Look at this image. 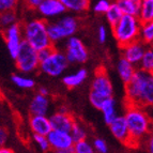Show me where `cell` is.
<instances>
[{"mask_svg":"<svg viewBox=\"0 0 153 153\" xmlns=\"http://www.w3.org/2000/svg\"><path fill=\"white\" fill-rule=\"evenodd\" d=\"M126 105L148 108L153 104V73L136 70L135 74L125 84Z\"/></svg>","mask_w":153,"mask_h":153,"instance_id":"6da1fadb","label":"cell"},{"mask_svg":"<svg viewBox=\"0 0 153 153\" xmlns=\"http://www.w3.org/2000/svg\"><path fill=\"white\" fill-rule=\"evenodd\" d=\"M124 120L130 135V147L139 146L151 134L152 120L146 108L126 105Z\"/></svg>","mask_w":153,"mask_h":153,"instance_id":"7a4b0ae2","label":"cell"},{"mask_svg":"<svg viewBox=\"0 0 153 153\" xmlns=\"http://www.w3.org/2000/svg\"><path fill=\"white\" fill-rule=\"evenodd\" d=\"M23 41L40 51L51 47V43L47 36V22L42 18H31L21 24Z\"/></svg>","mask_w":153,"mask_h":153,"instance_id":"3957f363","label":"cell"},{"mask_svg":"<svg viewBox=\"0 0 153 153\" xmlns=\"http://www.w3.org/2000/svg\"><path fill=\"white\" fill-rule=\"evenodd\" d=\"M141 23L138 17L123 15L121 19L112 26V34L121 48L139 40V29Z\"/></svg>","mask_w":153,"mask_h":153,"instance_id":"277c9868","label":"cell"},{"mask_svg":"<svg viewBox=\"0 0 153 153\" xmlns=\"http://www.w3.org/2000/svg\"><path fill=\"white\" fill-rule=\"evenodd\" d=\"M79 27V22L75 16H62L56 22L47 23V36L51 45L61 42L64 39L74 36Z\"/></svg>","mask_w":153,"mask_h":153,"instance_id":"5b68a950","label":"cell"},{"mask_svg":"<svg viewBox=\"0 0 153 153\" xmlns=\"http://www.w3.org/2000/svg\"><path fill=\"white\" fill-rule=\"evenodd\" d=\"M68 66H69V62L66 60L63 51L54 47L51 55L46 59L40 61L39 70L51 77H58L63 74V72Z\"/></svg>","mask_w":153,"mask_h":153,"instance_id":"8992f818","label":"cell"},{"mask_svg":"<svg viewBox=\"0 0 153 153\" xmlns=\"http://www.w3.org/2000/svg\"><path fill=\"white\" fill-rule=\"evenodd\" d=\"M14 60H15L17 70L24 74H30L32 72L36 71L40 64L38 51H34L25 42H23Z\"/></svg>","mask_w":153,"mask_h":153,"instance_id":"52a82bcc","label":"cell"},{"mask_svg":"<svg viewBox=\"0 0 153 153\" xmlns=\"http://www.w3.org/2000/svg\"><path fill=\"white\" fill-rule=\"evenodd\" d=\"M64 56L70 63H85L89 58L87 47L85 46L82 41L77 36L69 38L65 42L64 46Z\"/></svg>","mask_w":153,"mask_h":153,"instance_id":"ba28073f","label":"cell"},{"mask_svg":"<svg viewBox=\"0 0 153 153\" xmlns=\"http://www.w3.org/2000/svg\"><path fill=\"white\" fill-rule=\"evenodd\" d=\"M91 92L104 99H110L114 94L111 80L108 76L106 70L103 66H100L95 71L94 77L91 82Z\"/></svg>","mask_w":153,"mask_h":153,"instance_id":"9c48e42d","label":"cell"},{"mask_svg":"<svg viewBox=\"0 0 153 153\" xmlns=\"http://www.w3.org/2000/svg\"><path fill=\"white\" fill-rule=\"evenodd\" d=\"M46 138L48 141L51 151H55V152L71 151L75 143L70 133L61 132V131L51 130L48 135L46 136Z\"/></svg>","mask_w":153,"mask_h":153,"instance_id":"30bf717a","label":"cell"},{"mask_svg":"<svg viewBox=\"0 0 153 153\" xmlns=\"http://www.w3.org/2000/svg\"><path fill=\"white\" fill-rule=\"evenodd\" d=\"M3 38H4L5 44L8 47L9 54L13 59H15L18 51L23 44V34H22L21 24H15L11 26L8 29L2 31Z\"/></svg>","mask_w":153,"mask_h":153,"instance_id":"8fae6325","label":"cell"},{"mask_svg":"<svg viewBox=\"0 0 153 153\" xmlns=\"http://www.w3.org/2000/svg\"><path fill=\"white\" fill-rule=\"evenodd\" d=\"M41 18L45 21L46 18H55L65 13V8L61 0H42L36 8Z\"/></svg>","mask_w":153,"mask_h":153,"instance_id":"7c38bea8","label":"cell"},{"mask_svg":"<svg viewBox=\"0 0 153 153\" xmlns=\"http://www.w3.org/2000/svg\"><path fill=\"white\" fill-rule=\"evenodd\" d=\"M149 46L145 45L141 41L137 40V41L122 47V58H124L126 61L132 63L133 65H137L139 64L146 49Z\"/></svg>","mask_w":153,"mask_h":153,"instance_id":"4fadbf2b","label":"cell"},{"mask_svg":"<svg viewBox=\"0 0 153 153\" xmlns=\"http://www.w3.org/2000/svg\"><path fill=\"white\" fill-rule=\"evenodd\" d=\"M48 120L51 123V130L70 133L75 122V118L71 115V112L70 114H59L56 111L49 116Z\"/></svg>","mask_w":153,"mask_h":153,"instance_id":"5bb4252c","label":"cell"},{"mask_svg":"<svg viewBox=\"0 0 153 153\" xmlns=\"http://www.w3.org/2000/svg\"><path fill=\"white\" fill-rule=\"evenodd\" d=\"M108 126L116 139H118L124 145L130 146V135H128V125H126L123 116H118L110 124H108Z\"/></svg>","mask_w":153,"mask_h":153,"instance_id":"9a60e30c","label":"cell"},{"mask_svg":"<svg viewBox=\"0 0 153 153\" xmlns=\"http://www.w3.org/2000/svg\"><path fill=\"white\" fill-rule=\"evenodd\" d=\"M51 108V100L48 97H44L36 93L31 99L29 104V111L31 116H45L47 117V114Z\"/></svg>","mask_w":153,"mask_h":153,"instance_id":"2e32d148","label":"cell"},{"mask_svg":"<svg viewBox=\"0 0 153 153\" xmlns=\"http://www.w3.org/2000/svg\"><path fill=\"white\" fill-rule=\"evenodd\" d=\"M29 128L33 135L47 136L51 131L48 117L45 116H30L29 118Z\"/></svg>","mask_w":153,"mask_h":153,"instance_id":"e0dca14e","label":"cell"},{"mask_svg":"<svg viewBox=\"0 0 153 153\" xmlns=\"http://www.w3.org/2000/svg\"><path fill=\"white\" fill-rule=\"evenodd\" d=\"M88 77V71L84 68L77 70L74 73H71V74H68L62 78V82L65 87L70 88H76L79 87L82 82L87 79Z\"/></svg>","mask_w":153,"mask_h":153,"instance_id":"ac0fdd59","label":"cell"},{"mask_svg":"<svg viewBox=\"0 0 153 153\" xmlns=\"http://www.w3.org/2000/svg\"><path fill=\"white\" fill-rule=\"evenodd\" d=\"M136 68L135 65H133L132 63H130L128 61H126L124 58L121 57L119 59V61L117 63V71H118V75L121 78L124 84H128L130 82L132 77L134 76L136 72Z\"/></svg>","mask_w":153,"mask_h":153,"instance_id":"d6986e66","label":"cell"},{"mask_svg":"<svg viewBox=\"0 0 153 153\" xmlns=\"http://www.w3.org/2000/svg\"><path fill=\"white\" fill-rule=\"evenodd\" d=\"M117 5L121 10L123 15L137 17L140 9V0H118Z\"/></svg>","mask_w":153,"mask_h":153,"instance_id":"ffe728a7","label":"cell"},{"mask_svg":"<svg viewBox=\"0 0 153 153\" xmlns=\"http://www.w3.org/2000/svg\"><path fill=\"white\" fill-rule=\"evenodd\" d=\"M101 111L103 114V118L106 124H110L112 121L118 117L117 114V106H116V101L114 97L106 100V102L103 104Z\"/></svg>","mask_w":153,"mask_h":153,"instance_id":"44dd1931","label":"cell"},{"mask_svg":"<svg viewBox=\"0 0 153 153\" xmlns=\"http://www.w3.org/2000/svg\"><path fill=\"white\" fill-rule=\"evenodd\" d=\"M65 11H71L74 13H82L89 10L90 1L88 0H61Z\"/></svg>","mask_w":153,"mask_h":153,"instance_id":"7402d4cb","label":"cell"},{"mask_svg":"<svg viewBox=\"0 0 153 153\" xmlns=\"http://www.w3.org/2000/svg\"><path fill=\"white\" fill-rule=\"evenodd\" d=\"M138 19L140 23H152L153 21V1L140 0V9L138 13Z\"/></svg>","mask_w":153,"mask_h":153,"instance_id":"603a6c76","label":"cell"},{"mask_svg":"<svg viewBox=\"0 0 153 153\" xmlns=\"http://www.w3.org/2000/svg\"><path fill=\"white\" fill-rule=\"evenodd\" d=\"M70 135L73 138L74 143H78V141L87 140V130L85 128V125L82 124L80 121H77L75 119V122L72 126L71 131H70Z\"/></svg>","mask_w":153,"mask_h":153,"instance_id":"cb8c5ba5","label":"cell"},{"mask_svg":"<svg viewBox=\"0 0 153 153\" xmlns=\"http://www.w3.org/2000/svg\"><path fill=\"white\" fill-rule=\"evenodd\" d=\"M139 41L145 45L151 46L153 42V22L152 23H141L139 29Z\"/></svg>","mask_w":153,"mask_h":153,"instance_id":"d4e9b609","label":"cell"},{"mask_svg":"<svg viewBox=\"0 0 153 153\" xmlns=\"http://www.w3.org/2000/svg\"><path fill=\"white\" fill-rule=\"evenodd\" d=\"M18 24L17 13L15 11H8V12L0 13V30L3 31L11 26Z\"/></svg>","mask_w":153,"mask_h":153,"instance_id":"484cf974","label":"cell"},{"mask_svg":"<svg viewBox=\"0 0 153 153\" xmlns=\"http://www.w3.org/2000/svg\"><path fill=\"white\" fill-rule=\"evenodd\" d=\"M105 16H106V19H107L108 23L111 25V27L112 26H115L116 24L121 19L123 14H122V12H121L120 9H119V7L117 5L116 1L115 2L110 3L109 8H108V10L106 11V13H105Z\"/></svg>","mask_w":153,"mask_h":153,"instance_id":"4316f807","label":"cell"},{"mask_svg":"<svg viewBox=\"0 0 153 153\" xmlns=\"http://www.w3.org/2000/svg\"><path fill=\"white\" fill-rule=\"evenodd\" d=\"M11 79H12L13 84L22 89H32L36 86L34 79L28 76H23L21 74H13Z\"/></svg>","mask_w":153,"mask_h":153,"instance_id":"83f0119b","label":"cell"},{"mask_svg":"<svg viewBox=\"0 0 153 153\" xmlns=\"http://www.w3.org/2000/svg\"><path fill=\"white\" fill-rule=\"evenodd\" d=\"M139 64H140L139 70H141V71L148 72V73L153 72V49L151 46H149L148 48L146 49Z\"/></svg>","mask_w":153,"mask_h":153,"instance_id":"f1b7e54d","label":"cell"},{"mask_svg":"<svg viewBox=\"0 0 153 153\" xmlns=\"http://www.w3.org/2000/svg\"><path fill=\"white\" fill-rule=\"evenodd\" d=\"M71 151L73 153H97L92 147L91 143H89L88 140L75 143Z\"/></svg>","mask_w":153,"mask_h":153,"instance_id":"f546056e","label":"cell"},{"mask_svg":"<svg viewBox=\"0 0 153 153\" xmlns=\"http://www.w3.org/2000/svg\"><path fill=\"white\" fill-rule=\"evenodd\" d=\"M32 139L34 141L36 146H38L39 148L41 149L43 152L45 153H48L51 151L49 149V145H48V141H47V138L45 136H40V135H33L32 134Z\"/></svg>","mask_w":153,"mask_h":153,"instance_id":"4dcf8cb0","label":"cell"},{"mask_svg":"<svg viewBox=\"0 0 153 153\" xmlns=\"http://www.w3.org/2000/svg\"><path fill=\"white\" fill-rule=\"evenodd\" d=\"M93 149L97 153H107L108 152V147L107 143L104 139L102 138H94L93 143H91Z\"/></svg>","mask_w":153,"mask_h":153,"instance_id":"1f68e13d","label":"cell"},{"mask_svg":"<svg viewBox=\"0 0 153 153\" xmlns=\"http://www.w3.org/2000/svg\"><path fill=\"white\" fill-rule=\"evenodd\" d=\"M106 100H108V99H104V97H100V95L95 94V93H93V92L90 91V93H89V101H90V103H91L92 106H93L94 108H97V109L101 110L103 104L106 102Z\"/></svg>","mask_w":153,"mask_h":153,"instance_id":"d6a6232c","label":"cell"},{"mask_svg":"<svg viewBox=\"0 0 153 153\" xmlns=\"http://www.w3.org/2000/svg\"><path fill=\"white\" fill-rule=\"evenodd\" d=\"M18 2L16 0H0V13L15 11Z\"/></svg>","mask_w":153,"mask_h":153,"instance_id":"836d02e7","label":"cell"},{"mask_svg":"<svg viewBox=\"0 0 153 153\" xmlns=\"http://www.w3.org/2000/svg\"><path fill=\"white\" fill-rule=\"evenodd\" d=\"M110 3L111 1H108V0H99L93 5V11L97 14H105L109 8Z\"/></svg>","mask_w":153,"mask_h":153,"instance_id":"e575fe53","label":"cell"},{"mask_svg":"<svg viewBox=\"0 0 153 153\" xmlns=\"http://www.w3.org/2000/svg\"><path fill=\"white\" fill-rule=\"evenodd\" d=\"M97 38H99L100 43H104L107 40V29L105 28V26H101L97 30Z\"/></svg>","mask_w":153,"mask_h":153,"instance_id":"d590c367","label":"cell"},{"mask_svg":"<svg viewBox=\"0 0 153 153\" xmlns=\"http://www.w3.org/2000/svg\"><path fill=\"white\" fill-rule=\"evenodd\" d=\"M54 47H55V46H51V47H49V48H46V49H43V51H38L39 60H40V61H42V60H44V59L47 58V57L51 55V51H53V48H54Z\"/></svg>","mask_w":153,"mask_h":153,"instance_id":"8d00e7d4","label":"cell"},{"mask_svg":"<svg viewBox=\"0 0 153 153\" xmlns=\"http://www.w3.org/2000/svg\"><path fill=\"white\" fill-rule=\"evenodd\" d=\"M8 137H9L8 131L5 130L3 126H0V147L4 146V143L8 140Z\"/></svg>","mask_w":153,"mask_h":153,"instance_id":"74e56055","label":"cell"},{"mask_svg":"<svg viewBox=\"0 0 153 153\" xmlns=\"http://www.w3.org/2000/svg\"><path fill=\"white\" fill-rule=\"evenodd\" d=\"M143 143H146V150L148 151L149 153H153V138H152V134L148 136L146 138Z\"/></svg>","mask_w":153,"mask_h":153,"instance_id":"f35d334b","label":"cell"},{"mask_svg":"<svg viewBox=\"0 0 153 153\" xmlns=\"http://www.w3.org/2000/svg\"><path fill=\"white\" fill-rule=\"evenodd\" d=\"M42 0H28V1H26V4L28 5L29 9H34L36 10V8L39 7V4L41 3Z\"/></svg>","mask_w":153,"mask_h":153,"instance_id":"ab89813d","label":"cell"},{"mask_svg":"<svg viewBox=\"0 0 153 153\" xmlns=\"http://www.w3.org/2000/svg\"><path fill=\"white\" fill-rule=\"evenodd\" d=\"M0 153H15V152H14L13 149L9 148L7 146H1L0 147Z\"/></svg>","mask_w":153,"mask_h":153,"instance_id":"60d3db41","label":"cell"},{"mask_svg":"<svg viewBox=\"0 0 153 153\" xmlns=\"http://www.w3.org/2000/svg\"><path fill=\"white\" fill-rule=\"evenodd\" d=\"M38 93H39V94H41V95H44V97H48L49 91H48V89H47V88H45V87H40V88H39Z\"/></svg>","mask_w":153,"mask_h":153,"instance_id":"b9f144b4","label":"cell"},{"mask_svg":"<svg viewBox=\"0 0 153 153\" xmlns=\"http://www.w3.org/2000/svg\"><path fill=\"white\" fill-rule=\"evenodd\" d=\"M57 112H59V114H70V110L68 109V107H65V106L61 105V106H59V107H58Z\"/></svg>","mask_w":153,"mask_h":153,"instance_id":"7bdbcfd3","label":"cell"},{"mask_svg":"<svg viewBox=\"0 0 153 153\" xmlns=\"http://www.w3.org/2000/svg\"><path fill=\"white\" fill-rule=\"evenodd\" d=\"M48 153H73L72 151H60V152H55V151H49Z\"/></svg>","mask_w":153,"mask_h":153,"instance_id":"ee69618b","label":"cell"}]
</instances>
